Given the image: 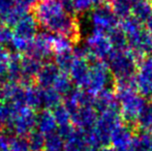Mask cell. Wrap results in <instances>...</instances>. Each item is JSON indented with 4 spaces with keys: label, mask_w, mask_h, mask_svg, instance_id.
<instances>
[{
    "label": "cell",
    "mask_w": 152,
    "mask_h": 151,
    "mask_svg": "<svg viewBox=\"0 0 152 151\" xmlns=\"http://www.w3.org/2000/svg\"><path fill=\"white\" fill-rule=\"evenodd\" d=\"M38 26L52 34L62 35L74 44L80 38V27L75 16L64 10L59 0H38L33 7Z\"/></svg>",
    "instance_id": "cell-1"
},
{
    "label": "cell",
    "mask_w": 152,
    "mask_h": 151,
    "mask_svg": "<svg viewBox=\"0 0 152 151\" xmlns=\"http://www.w3.org/2000/svg\"><path fill=\"white\" fill-rule=\"evenodd\" d=\"M114 92L118 103L122 120L134 126L138 115L147 103L146 98L137 91L132 81L115 82Z\"/></svg>",
    "instance_id": "cell-2"
},
{
    "label": "cell",
    "mask_w": 152,
    "mask_h": 151,
    "mask_svg": "<svg viewBox=\"0 0 152 151\" xmlns=\"http://www.w3.org/2000/svg\"><path fill=\"white\" fill-rule=\"evenodd\" d=\"M120 27L127 37L128 49L139 59L147 55H151V40L144 24L139 22L134 17L129 16L121 20Z\"/></svg>",
    "instance_id": "cell-3"
},
{
    "label": "cell",
    "mask_w": 152,
    "mask_h": 151,
    "mask_svg": "<svg viewBox=\"0 0 152 151\" xmlns=\"http://www.w3.org/2000/svg\"><path fill=\"white\" fill-rule=\"evenodd\" d=\"M138 57L129 50H113L106 60L115 82L132 81L138 69Z\"/></svg>",
    "instance_id": "cell-4"
},
{
    "label": "cell",
    "mask_w": 152,
    "mask_h": 151,
    "mask_svg": "<svg viewBox=\"0 0 152 151\" xmlns=\"http://www.w3.org/2000/svg\"><path fill=\"white\" fill-rule=\"evenodd\" d=\"M114 85V78L111 75L107 63L104 61L90 60V69L84 90L95 96L104 90L113 89Z\"/></svg>",
    "instance_id": "cell-5"
},
{
    "label": "cell",
    "mask_w": 152,
    "mask_h": 151,
    "mask_svg": "<svg viewBox=\"0 0 152 151\" xmlns=\"http://www.w3.org/2000/svg\"><path fill=\"white\" fill-rule=\"evenodd\" d=\"M88 21L91 31L108 33L113 28L118 26V19L115 16L111 4L108 2H102L94 6L88 16Z\"/></svg>",
    "instance_id": "cell-6"
},
{
    "label": "cell",
    "mask_w": 152,
    "mask_h": 151,
    "mask_svg": "<svg viewBox=\"0 0 152 151\" xmlns=\"http://www.w3.org/2000/svg\"><path fill=\"white\" fill-rule=\"evenodd\" d=\"M85 48L88 53L89 60L104 61L113 52V47L107 33L90 31L85 42Z\"/></svg>",
    "instance_id": "cell-7"
},
{
    "label": "cell",
    "mask_w": 152,
    "mask_h": 151,
    "mask_svg": "<svg viewBox=\"0 0 152 151\" xmlns=\"http://www.w3.org/2000/svg\"><path fill=\"white\" fill-rule=\"evenodd\" d=\"M136 89L144 98L152 97V55L139 60L138 69L134 77Z\"/></svg>",
    "instance_id": "cell-8"
},
{
    "label": "cell",
    "mask_w": 152,
    "mask_h": 151,
    "mask_svg": "<svg viewBox=\"0 0 152 151\" xmlns=\"http://www.w3.org/2000/svg\"><path fill=\"white\" fill-rule=\"evenodd\" d=\"M53 36L54 34L50 32H42L37 33L33 40H32L30 47L26 54L39 61H49L53 52Z\"/></svg>",
    "instance_id": "cell-9"
},
{
    "label": "cell",
    "mask_w": 152,
    "mask_h": 151,
    "mask_svg": "<svg viewBox=\"0 0 152 151\" xmlns=\"http://www.w3.org/2000/svg\"><path fill=\"white\" fill-rule=\"evenodd\" d=\"M12 38L30 44L37 35L38 24L32 12H27L20 19L18 23L12 27Z\"/></svg>",
    "instance_id": "cell-10"
},
{
    "label": "cell",
    "mask_w": 152,
    "mask_h": 151,
    "mask_svg": "<svg viewBox=\"0 0 152 151\" xmlns=\"http://www.w3.org/2000/svg\"><path fill=\"white\" fill-rule=\"evenodd\" d=\"M98 113L93 106L80 107L70 113V121L76 128L89 131L94 127L97 120Z\"/></svg>",
    "instance_id": "cell-11"
},
{
    "label": "cell",
    "mask_w": 152,
    "mask_h": 151,
    "mask_svg": "<svg viewBox=\"0 0 152 151\" xmlns=\"http://www.w3.org/2000/svg\"><path fill=\"white\" fill-rule=\"evenodd\" d=\"M134 135H136L134 126L127 123H120L111 133V147L116 151H128V147Z\"/></svg>",
    "instance_id": "cell-12"
},
{
    "label": "cell",
    "mask_w": 152,
    "mask_h": 151,
    "mask_svg": "<svg viewBox=\"0 0 152 151\" xmlns=\"http://www.w3.org/2000/svg\"><path fill=\"white\" fill-rule=\"evenodd\" d=\"M89 69H90V60L88 58H84V57L75 58L74 63L68 71V76L75 86L84 89L87 78H88Z\"/></svg>",
    "instance_id": "cell-13"
},
{
    "label": "cell",
    "mask_w": 152,
    "mask_h": 151,
    "mask_svg": "<svg viewBox=\"0 0 152 151\" xmlns=\"http://www.w3.org/2000/svg\"><path fill=\"white\" fill-rule=\"evenodd\" d=\"M61 71L57 67V65L52 61H46L42 63L39 71L35 78V84L40 88H53L55 82Z\"/></svg>",
    "instance_id": "cell-14"
},
{
    "label": "cell",
    "mask_w": 152,
    "mask_h": 151,
    "mask_svg": "<svg viewBox=\"0 0 152 151\" xmlns=\"http://www.w3.org/2000/svg\"><path fill=\"white\" fill-rule=\"evenodd\" d=\"M63 151H95L91 147L87 131L76 128L65 141Z\"/></svg>",
    "instance_id": "cell-15"
},
{
    "label": "cell",
    "mask_w": 152,
    "mask_h": 151,
    "mask_svg": "<svg viewBox=\"0 0 152 151\" xmlns=\"http://www.w3.org/2000/svg\"><path fill=\"white\" fill-rule=\"evenodd\" d=\"M56 120L54 118V115L51 110H39V112L36 113V125L35 129L39 131L45 137L57 131Z\"/></svg>",
    "instance_id": "cell-16"
},
{
    "label": "cell",
    "mask_w": 152,
    "mask_h": 151,
    "mask_svg": "<svg viewBox=\"0 0 152 151\" xmlns=\"http://www.w3.org/2000/svg\"><path fill=\"white\" fill-rule=\"evenodd\" d=\"M116 106H118V103H117L115 92L113 89L104 90L94 96L93 108L98 114L102 113V112L107 111L113 107H116Z\"/></svg>",
    "instance_id": "cell-17"
},
{
    "label": "cell",
    "mask_w": 152,
    "mask_h": 151,
    "mask_svg": "<svg viewBox=\"0 0 152 151\" xmlns=\"http://www.w3.org/2000/svg\"><path fill=\"white\" fill-rule=\"evenodd\" d=\"M130 16L142 24L146 23L152 16V3L146 0H132Z\"/></svg>",
    "instance_id": "cell-18"
},
{
    "label": "cell",
    "mask_w": 152,
    "mask_h": 151,
    "mask_svg": "<svg viewBox=\"0 0 152 151\" xmlns=\"http://www.w3.org/2000/svg\"><path fill=\"white\" fill-rule=\"evenodd\" d=\"M128 151H152V133L140 131L136 133Z\"/></svg>",
    "instance_id": "cell-19"
},
{
    "label": "cell",
    "mask_w": 152,
    "mask_h": 151,
    "mask_svg": "<svg viewBox=\"0 0 152 151\" xmlns=\"http://www.w3.org/2000/svg\"><path fill=\"white\" fill-rule=\"evenodd\" d=\"M40 95H42V110L52 111L57 106L62 104L63 97L54 88H40Z\"/></svg>",
    "instance_id": "cell-20"
},
{
    "label": "cell",
    "mask_w": 152,
    "mask_h": 151,
    "mask_svg": "<svg viewBox=\"0 0 152 151\" xmlns=\"http://www.w3.org/2000/svg\"><path fill=\"white\" fill-rule=\"evenodd\" d=\"M136 125L142 131H152V103L147 101L138 115Z\"/></svg>",
    "instance_id": "cell-21"
},
{
    "label": "cell",
    "mask_w": 152,
    "mask_h": 151,
    "mask_svg": "<svg viewBox=\"0 0 152 151\" xmlns=\"http://www.w3.org/2000/svg\"><path fill=\"white\" fill-rule=\"evenodd\" d=\"M110 42L113 47V50H124L128 49L127 46V37H126L124 31L120 26H116L111 31L107 33Z\"/></svg>",
    "instance_id": "cell-22"
},
{
    "label": "cell",
    "mask_w": 152,
    "mask_h": 151,
    "mask_svg": "<svg viewBox=\"0 0 152 151\" xmlns=\"http://www.w3.org/2000/svg\"><path fill=\"white\" fill-rule=\"evenodd\" d=\"M75 55H74V50L69 51V52H63V53H58V54L54 55V63L57 65L61 73L67 74L69 71L70 67H72V63L75 60Z\"/></svg>",
    "instance_id": "cell-23"
},
{
    "label": "cell",
    "mask_w": 152,
    "mask_h": 151,
    "mask_svg": "<svg viewBox=\"0 0 152 151\" xmlns=\"http://www.w3.org/2000/svg\"><path fill=\"white\" fill-rule=\"evenodd\" d=\"M110 4L118 20H123L130 16L132 0H113Z\"/></svg>",
    "instance_id": "cell-24"
},
{
    "label": "cell",
    "mask_w": 152,
    "mask_h": 151,
    "mask_svg": "<svg viewBox=\"0 0 152 151\" xmlns=\"http://www.w3.org/2000/svg\"><path fill=\"white\" fill-rule=\"evenodd\" d=\"M45 141V150L46 151H63L65 140L61 137L58 131H55L46 136Z\"/></svg>",
    "instance_id": "cell-25"
},
{
    "label": "cell",
    "mask_w": 152,
    "mask_h": 151,
    "mask_svg": "<svg viewBox=\"0 0 152 151\" xmlns=\"http://www.w3.org/2000/svg\"><path fill=\"white\" fill-rule=\"evenodd\" d=\"M53 88H54L62 97H64L75 88V86H74V84H72V80H70L69 76H68L67 74L61 73L60 76L57 79V81L55 82Z\"/></svg>",
    "instance_id": "cell-26"
},
{
    "label": "cell",
    "mask_w": 152,
    "mask_h": 151,
    "mask_svg": "<svg viewBox=\"0 0 152 151\" xmlns=\"http://www.w3.org/2000/svg\"><path fill=\"white\" fill-rule=\"evenodd\" d=\"M53 115H54V118L56 120L57 126L58 127H63L67 126V125L72 124V121H70V113L67 109L65 108V106L63 104L57 106L55 109L52 110Z\"/></svg>",
    "instance_id": "cell-27"
},
{
    "label": "cell",
    "mask_w": 152,
    "mask_h": 151,
    "mask_svg": "<svg viewBox=\"0 0 152 151\" xmlns=\"http://www.w3.org/2000/svg\"><path fill=\"white\" fill-rule=\"evenodd\" d=\"M10 57H12V53L10 52V50L0 44V84L1 85H3L5 82V77L10 62Z\"/></svg>",
    "instance_id": "cell-28"
},
{
    "label": "cell",
    "mask_w": 152,
    "mask_h": 151,
    "mask_svg": "<svg viewBox=\"0 0 152 151\" xmlns=\"http://www.w3.org/2000/svg\"><path fill=\"white\" fill-rule=\"evenodd\" d=\"M28 140V145L30 151H44L45 150V141L46 138L44 135L34 129L30 135L27 137Z\"/></svg>",
    "instance_id": "cell-29"
},
{
    "label": "cell",
    "mask_w": 152,
    "mask_h": 151,
    "mask_svg": "<svg viewBox=\"0 0 152 151\" xmlns=\"http://www.w3.org/2000/svg\"><path fill=\"white\" fill-rule=\"evenodd\" d=\"M10 151H30L27 138L10 135Z\"/></svg>",
    "instance_id": "cell-30"
},
{
    "label": "cell",
    "mask_w": 152,
    "mask_h": 151,
    "mask_svg": "<svg viewBox=\"0 0 152 151\" xmlns=\"http://www.w3.org/2000/svg\"><path fill=\"white\" fill-rule=\"evenodd\" d=\"M76 12H86L93 7L91 0H72Z\"/></svg>",
    "instance_id": "cell-31"
},
{
    "label": "cell",
    "mask_w": 152,
    "mask_h": 151,
    "mask_svg": "<svg viewBox=\"0 0 152 151\" xmlns=\"http://www.w3.org/2000/svg\"><path fill=\"white\" fill-rule=\"evenodd\" d=\"M0 151H10V133L0 131Z\"/></svg>",
    "instance_id": "cell-32"
},
{
    "label": "cell",
    "mask_w": 152,
    "mask_h": 151,
    "mask_svg": "<svg viewBox=\"0 0 152 151\" xmlns=\"http://www.w3.org/2000/svg\"><path fill=\"white\" fill-rule=\"evenodd\" d=\"M146 29L149 33V36H150V40H151V47H152V16L150 17L148 21L146 22Z\"/></svg>",
    "instance_id": "cell-33"
},
{
    "label": "cell",
    "mask_w": 152,
    "mask_h": 151,
    "mask_svg": "<svg viewBox=\"0 0 152 151\" xmlns=\"http://www.w3.org/2000/svg\"><path fill=\"white\" fill-rule=\"evenodd\" d=\"M4 101V89L3 86L0 84V104Z\"/></svg>",
    "instance_id": "cell-34"
},
{
    "label": "cell",
    "mask_w": 152,
    "mask_h": 151,
    "mask_svg": "<svg viewBox=\"0 0 152 151\" xmlns=\"http://www.w3.org/2000/svg\"><path fill=\"white\" fill-rule=\"evenodd\" d=\"M95 151H116V150H114L112 147H110V146H107V147L98 148V149H96Z\"/></svg>",
    "instance_id": "cell-35"
},
{
    "label": "cell",
    "mask_w": 152,
    "mask_h": 151,
    "mask_svg": "<svg viewBox=\"0 0 152 151\" xmlns=\"http://www.w3.org/2000/svg\"><path fill=\"white\" fill-rule=\"evenodd\" d=\"M91 1H92V3H93V6H96V5H98V4L102 3L104 0H91Z\"/></svg>",
    "instance_id": "cell-36"
},
{
    "label": "cell",
    "mask_w": 152,
    "mask_h": 151,
    "mask_svg": "<svg viewBox=\"0 0 152 151\" xmlns=\"http://www.w3.org/2000/svg\"><path fill=\"white\" fill-rule=\"evenodd\" d=\"M146 1H148V2H150V3H152V0H146Z\"/></svg>",
    "instance_id": "cell-37"
},
{
    "label": "cell",
    "mask_w": 152,
    "mask_h": 151,
    "mask_svg": "<svg viewBox=\"0 0 152 151\" xmlns=\"http://www.w3.org/2000/svg\"><path fill=\"white\" fill-rule=\"evenodd\" d=\"M44 151H46V150H44Z\"/></svg>",
    "instance_id": "cell-38"
},
{
    "label": "cell",
    "mask_w": 152,
    "mask_h": 151,
    "mask_svg": "<svg viewBox=\"0 0 152 151\" xmlns=\"http://www.w3.org/2000/svg\"><path fill=\"white\" fill-rule=\"evenodd\" d=\"M151 133H152V131H151Z\"/></svg>",
    "instance_id": "cell-39"
}]
</instances>
